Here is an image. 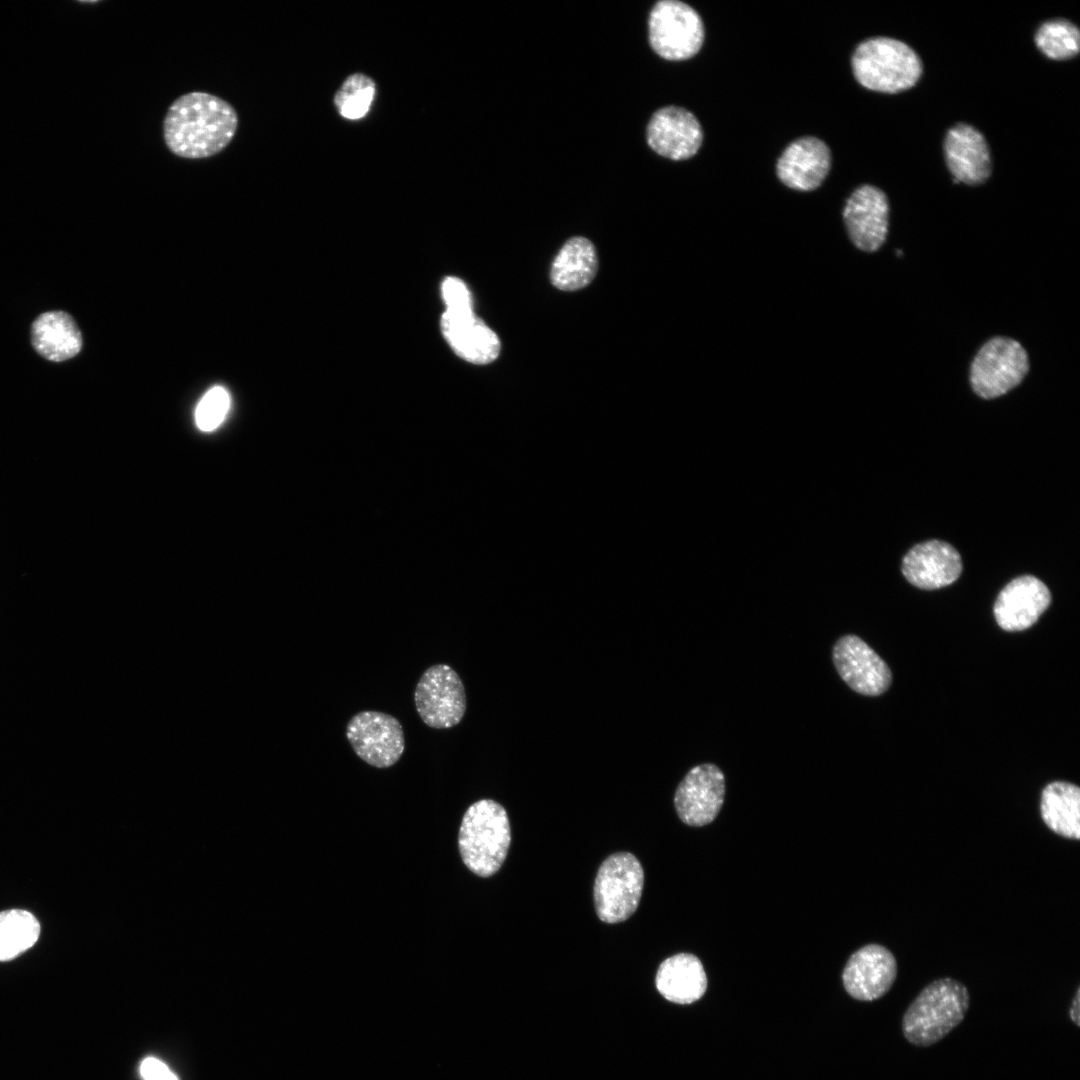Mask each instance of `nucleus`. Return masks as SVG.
Returning a JSON list of instances; mask_svg holds the SVG:
<instances>
[{
    "instance_id": "393cba45",
    "label": "nucleus",
    "mask_w": 1080,
    "mask_h": 1080,
    "mask_svg": "<svg viewBox=\"0 0 1080 1080\" xmlns=\"http://www.w3.org/2000/svg\"><path fill=\"white\" fill-rule=\"evenodd\" d=\"M1034 41L1038 49L1053 60H1067L1080 50V32L1076 25L1066 19H1053L1042 23Z\"/></svg>"
},
{
    "instance_id": "f257e3e1",
    "label": "nucleus",
    "mask_w": 1080,
    "mask_h": 1080,
    "mask_svg": "<svg viewBox=\"0 0 1080 1080\" xmlns=\"http://www.w3.org/2000/svg\"><path fill=\"white\" fill-rule=\"evenodd\" d=\"M238 126L234 108L225 100L204 92L180 96L169 107L163 122L169 150L182 158H207L219 153L233 139Z\"/></svg>"
},
{
    "instance_id": "39448f33",
    "label": "nucleus",
    "mask_w": 1080,
    "mask_h": 1080,
    "mask_svg": "<svg viewBox=\"0 0 1080 1080\" xmlns=\"http://www.w3.org/2000/svg\"><path fill=\"white\" fill-rule=\"evenodd\" d=\"M644 885V871L631 853L618 852L600 865L594 883L597 916L605 923L627 920L637 909Z\"/></svg>"
},
{
    "instance_id": "a878e982",
    "label": "nucleus",
    "mask_w": 1080,
    "mask_h": 1080,
    "mask_svg": "<svg viewBox=\"0 0 1080 1080\" xmlns=\"http://www.w3.org/2000/svg\"><path fill=\"white\" fill-rule=\"evenodd\" d=\"M374 95V81L367 75L355 73L343 82L335 94L334 103L343 117L355 120L368 112Z\"/></svg>"
},
{
    "instance_id": "9b49d317",
    "label": "nucleus",
    "mask_w": 1080,
    "mask_h": 1080,
    "mask_svg": "<svg viewBox=\"0 0 1080 1080\" xmlns=\"http://www.w3.org/2000/svg\"><path fill=\"white\" fill-rule=\"evenodd\" d=\"M832 656L840 677L855 692L878 696L889 688L892 680L889 667L858 636H842L835 643Z\"/></svg>"
},
{
    "instance_id": "6e6552de",
    "label": "nucleus",
    "mask_w": 1080,
    "mask_h": 1080,
    "mask_svg": "<svg viewBox=\"0 0 1080 1080\" xmlns=\"http://www.w3.org/2000/svg\"><path fill=\"white\" fill-rule=\"evenodd\" d=\"M421 720L430 728L448 729L463 719L466 693L462 679L447 664H434L421 675L414 691Z\"/></svg>"
},
{
    "instance_id": "f3484780",
    "label": "nucleus",
    "mask_w": 1080,
    "mask_h": 1080,
    "mask_svg": "<svg viewBox=\"0 0 1080 1080\" xmlns=\"http://www.w3.org/2000/svg\"><path fill=\"white\" fill-rule=\"evenodd\" d=\"M944 156L955 182L979 185L991 174V156L980 131L959 123L950 128L944 140Z\"/></svg>"
},
{
    "instance_id": "412c9836",
    "label": "nucleus",
    "mask_w": 1080,
    "mask_h": 1080,
    "mask_svg": "<svg viewBox=\"0 0 1080 1080\" xmlns=\"http://www.w3.org/2000/svg\"><path fill=\"white\" fill-rule=\"evenodd\" d=\"M31 342L39 355L53 362L76 356L83 343L75 320L64 311L40 314L31 326Z\"/></svg>"
},
{
    "instance_id": "4468645a",
    "label": "nucleus",
    "mask_w": 1080,
    "mask_h": 1080,
    "mask_svg": "<svg viewBox=\"0 0 1080 1080\" xmlns=\"http://www.w3.org/2000/svg\"><path fill=\"white\" fill-rule=\"evenodd\" d=\"M889 203L885 193L872 185L858 187L843 209V220L853 244L865 252L877 251L888 232Z\"/></svg>"
},
{
    "instance_id": "2eb2a0df",
    "label": "nucleus",
    "mask_w": 1080,
    "mask_h": 1080,
    "mask_svg": "<svg viewBox=\"0 0 1080 1080\" xmlns=\"http://www.w3.org/2000/svg\"><path fill=\"white\" fill-rule=\"evenodd\" d=\"M1050 591L1038 578L1024 575L1013 579L999 593L994 604L998 625L1006 631L1031 627L1048 608Z\"/></svg>"
},
{
    "instance_id": "6ab92c4d",
    "label": "nucleus",
    "mask_w": 1080,
    "mask_h": 1080,
    "mask_svg": "<svg viewBox=\"0 0 1080 1080\" xmlns=\"http://www.w3.org/2000/svg\"><path fill=\"white\" fill-rule=\"evenodd\" d=\"M442 332L451 348L462 359L485 365L497 359L501 343L497 334L471 312L445 311Z\"/></svg>"
},
{
    "instance_id": "aec40b11",
    "label": "nucleus",
    "mask_w": 1080,
    "mask_h": 1080,
    "mask_svg": "<svg viewBox=\"0 0 1080 1080\" xmlns=\"http://www.w3.org/2000/svg\"><path fill=\"white\" fill-rule=\"evenodd\" d=\"M655 983L659 993L668 1001L690 1004L704 995L707 977L698 957L679 953L659 965Z\"/></svg>"
},
{
    "instance_id": "4be33fe9",
    "label": "nucleus",
    "mask_w": 1080,
    "mask_h": 1080,
    "mask_svg": "<svg viewBox=\"0 0 1080 1080\" xmlns=\"http://www.w3.org/2000/svg\"><path fill=\"white\" fill-rule=\"evenodd\" d=\"M598 270V257L593 243L584 237L569 239L555 257L550 271L552 284L563 291H576L588 286Z\"/></svg>"
},
{
    "instance_id": "1a4fd4ad",
    "label": "nucleus",
    "mask_w": 1080,
    "mask_h": 1080,
    "mask_svg": "<svg viewBox=\"0 0 1080 1080\" xmlns=\"http://www.w3.org/2000/svg\"><path fill=\"white\" fill-rule=\"evenodd\" d=\"M346 737L355 754L376 768H388L400 760L405 749L402 725L380 711H361L348 721Z\"/></svg>"
},
{
    "instance_id": "ddd939ff",
    "label": "nucleus",
    "mask_w": 1080,
    "mask_h": 1080,
    "mask_svg": "<svg viewBox=\"0 0 1080 1080\" xmlns=\"http://www.w3.org/2000/svg\"><path fill=\"white\" fill-rule=\"evenodd\" d=\"M646 140L657 154L671 160H685L697 153L703 130L697 118L678 106L658 109L647 125Z\"/></svg>"
},
{
    "instance_id": "b1692460",
    "label": "nucleus",
    "mask_w": 1080,
    "mask_h": 1080,
    "mask_svg": "<svg viewBox=\"0 0 1080 1080\" xmlns=\"http://www.w3.org/2000/svg\"><path fill=\"white\" fill-rule=\"evenodd\" d=\"M40 924L36 917L22 909L0 912V961L17 957L38 940Z\"/></svg>"
},
{
    "instance_id": "5701e85b",
    "label": "nucleus",
    "mask_w": 1080,
    "mask_h": 1080,
    "mask_svg": "<svg viewBox=\"0 0 1080 1080\" xmlns=\"http://www.w3.org/2000/svg\"><path fill=\"white\" fill-rule=\"evenodd\" d=\"M1040 814L1045 825L1057 835L1080 838V789L1065 781L1047 784L1041 793Z\"/></svg>"
},
{
    "instance_id": "423d86ee",
    "label": "nucleus",
    "mask_w": 1080,
    "mask_h": 1080,
    "mask_svg": "<svg viewBox=\"0 0 1080 1080\" xmlns=\"http://www.w3.org/2000/svg\"><path fill=\"white\" fill-rule=\"evenodd\" d=\"M648 30L654 52L670 61L693 57L704 41L701 17L691 6L677 0H661L653 6Z\"/></svg>"
},
{
    "instance_id": "a211bd4d",
    "label": "nucleus",
    "mask_w": 1080,
    "mask_h": 1080,
    "mask_svg": "<svg viewBox=\"0 0 1080 1080\" xmlns=\"http://www.w3.org/2000/svg\"><path fill=\"white\" fill-rule=\"evenodd\" d=\"M831 167V153L828 146L812 136L799 138L790 143L776 165L780 181L799 191H811L818 188L826 178Z\"/></svg>"
},
{
    "instance_id": "f8f14e48",
    "label": "nucleus",
    "mask_w": 1080,
    "mask_h": 1080,
    "mask_svg": "<svg viewBox=\"0 0 1080 1080\" xmlns=\"http://www.w3.org/2000/svg\"><path fill=\"white\" fill-rule=\"evenodd\" d=\"M897 977V961L892 952L880 944H868L848 959L842 981L847 993L860 1001H873L884 996Z\"/></svg>"
},
{
    "instance_id": "cd10ccee",
    "label": "nucleus",
    "mask_w": 1080,
    "mask_h": 1080,
    "mask_svg": "<svg viewBox=\"0 0 1080 1080\" xmlns=\"http://www.w3.org/2000/svg\"><path fill=\"white\" fill-rule=\"evenodd\" d=\"M442 296L448 312H471L473 302L466 284L459 278L447 277L442 283Z\"/></svg>"
},
{
    "instance_id": "c756f323",
    "label": "nucleus",
    "mask_w": 1080,
    "mask_h": 1080,
    "mask_svg": "<svg viewBox=\"0 0 1080 1080\" xmlns=\"http://www.w3.org/2000/svg\"><path fill=\"white\" fill-rule=\"evenodd\" d=\"M1070 1019L1077 1025H1080V989L1077 988L1075 996L1072 1000L1071 1007L1069 1009Z\"/></svg>"
},
{
    "instance_id": "c85d7f7f",
    "label": "nucleus",
    "mask_w": 1080,
    "mask_h": 1080,
    "mask_svg": "<svg viewBox=\"0 0 1080 1080\" xmlns=\"http://www.w3.org/2000/svg\"><path fill=\"white\" fill-rule=\"evenodd\" d=\"M144 1080H178L176 1075L160 1060L147 1057L140 1066Z\"/></svg>"
},
{
    "instance_id": "0eeeda50",
    "label": "nucleus",
    "mask_w": 1080,
    "mask_h": 1080,
    "mask_svg": "<svg viewBox=\"0 0 1080 1080\" xmlns=\"http://www.w3.org/2000/svg\"><path fill=\"white\" fill-rule=\"evenodd\" d=\"M1029 370L1027 352L1016 340L997 336L977 352L970 367V383L981 398H997L1025 378Z\"/></svg>"
},
{
    "instance_id": "dca6fc26",
    "label": "nucleus",
    "mask_w": 1080,
    "mask_h": 1080,
    "mask_svg": "<svg viewBox=\"0 0 1080 1080\" xmlns=\"http://www.w3.org/2000/svg\"><path fill=\"white\" fill-rule=\"evenodd\" d=\"M962 571L961 557L947 542L930 540L915 545L905 555L902 572L914 586L933 590L952 584Z\"/></svg>"
},
{
    "instance_id": "7ed1b4c3",
    "label": "nucleus",
    "mask_w": 1080,
    "mask_h": 1080,
    "mask_svg": "<svg viewBox=\"0 0 1080 1080\" xmlns=\"http://www.w3.org/2000/svg\"><path fill=\"white\" fill-rule=\"evenodd\" d=\"M511 842L510 822L502 805L491 799L473 803L459 829L458 846L467 868L480 877L495 874Z\"/></svg>"
},
{
    "instance_id": "f03ea898",
    "label": "nucleus",
    "mask_w": 1080,
    "mask_h": 1080,
    "mask_svg": "<svg viewBox=\"0 0 1080 1080\" xmlns=\"http://www.w3.org/2000/svg\"><path fill=\"white\" fill-rule=\"evenodd\" d=\"M970 1005L966 986L951 977L926 985L910 1003L902 1018L906 1040L928 1047L943 1039L965 1018Z\"/></svg>"
},
{
    "instance_id": "9d476101",
    "label": "nucleus",
    "mask_w": 1080,
    "mask_h": 1080,
    "mask_svg": "<svg viewBox=\"0 0 1080 1080\" xmlns=\"http://www.w3.org/2000/svg\"><path fill=\"white\" fill-rule=\"evenodd\" d=\"M725 796V777L712 763L693 767L678 785L674 805L679 818L689 826H704L718 815Z\"/></svg>"
},
{
    "instance_id": "20e7f679",
    "label": "nucleus",
    "mask_w": 1080,
    "mask_h": 1080,
    "mask_svg": "<svg viewBox=\"0 0 1080 1080\" xmlns=\"http://www.w3.org/2000/svg\"><path fill=\"white\" fill-rule=\"evenodd\" d=\"M851 66L863 87L890 94L912 88L923 70L921 59L910 46L888 37L861 42L852 54Z\"/></svg>"
},
{
    "instance_id": "bb28decb",
    "label": "nucleus",
    "mask_w": 1080,
    "mask_h": 1080,
    "mask_svg": "<svg viewBox=\"0 0 1080 1080\" xmlns=\"http://www.w3.org/2000/svg\"><path fill=\"white\" fill-rule=\"evenodd\" d=\"M230 408V396L222 386L209 389L199 401L195 410L197 427L203 432L217 429L226 418Z\"/></svg>"
}]
</instances>
